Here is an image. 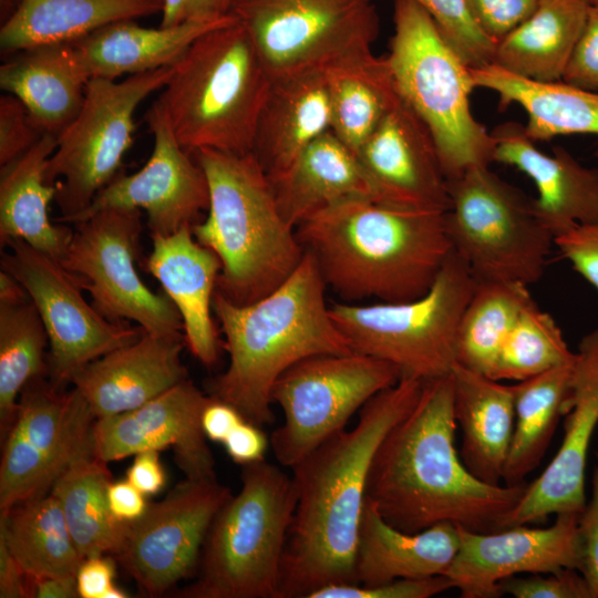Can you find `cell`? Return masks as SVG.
I'll use <instances>...</instances> for the list:
<instances>
[{"label":"cell","instance_id":"37","mask_svg":"<svg viewBox=\"0 0 598 598\" xmlns=\"http://www.w3.org/2000/svg\"><path fill=\"white\" fill-rule=\"evenodd\" d=\"M112 475L93 444L79 453L55 480L50 493L59 501L83 559L116 555L127 523L118 522L107 503Z\"/></svg>","mask_w":598,"mask_h":598},{"label":"cell","instance_id":"38","mask_svg":"<svg viewBox=\"0 0 598 598\" xmlns=\"http://www.w3.org/2000/svg\"><path fill=\"white\" fill-rule=\"evenodd\" d=\"M0 538L30 579L76 576L83 561L62 507L51 493L0 514Z\"/></svg>","mask_w":598,"mask_h":598},{"label":"cell","instance_id":"40","mask_svg":"<svg viewBox=\"0 0 598 598\" xmlns=\"http://www.w3.org/2000/svg\"><path fill=\"white\" fill-rule=\"evenodd\" d=\"M533 302L526 285L477 282L458 324L456 363L489 377L504 341Z\"/></svg>","mask_w":598,"mask_h":598},{"label":"cell","instance_id":"50","mask_svg":"<svg viewBox=\"0 0 598 598\" xmlns=\"http://www.w3.org/2000/svg\"><path fill=\"white\" fill-rule=\"evenodd\" d=\"M580 543L579 571L585 577L592 598H598V453L591 476L590 497L578 522Z\"/></svg>","mask_w":598,"mask_h":598},{"label":"cell","instance_id":"3","mask_svg":"<svg viewBox=\"0 0 598 598\" xmlns=\"http://www.w3.org/2000/svg\"><path fill=\"white\" fill-rule=\"evenodd\" d=\"M305 251L342 302H405L423 296L453 251L445 212L371 198L320 210L296 227Z\"/></svg>","mask_w":598,"mask_h":598},{"label":"cell","instance_id":"6","mask_svg":"<svg viewBox=\"0 0 598 598\" xmlns=\"http://www.w3.org/2000/svg\"><path fill=\"white\" fill-rule=\"evenodd\" d=\"M262 60L237 21L197 38L173 64L157 101L182 147L251 153L271 86Z\"/></svg>","mask_w":598,"mask_h":598},{"label":"cell","instance_id":"24","mask_svg":"<svg viewBox=\"0 0 598 598\" xmlns=\"http://www.w3.org/2000/svg\"><path fill=\"white\" fill-rule=\"evenodd\" d=\"M493 162L513 166L535 184L536 215L556 236L598 220V169L587 167L561 146L545 153L526 134L525 125L506 122L491 132Z\"/></svg>","mask_w":598,"mask_h":598},{"label":"cell","instance_id":"7","mask_svg":"<svg viewBox=\"0 0 598 598\" xmlns=\"http://www.w3.org/2000/svg\"><path fill=\"white\" fill-rule=\"evenodd\" d=\"M297 504L292 477L266 460L243 465L241 487L215 515L184 598H278Z\"/></svg>","mask_w":598,"mask_h":598},{"label":"cell","instance_id":"9","mask_svg":"<svg viewBox=\"0 0 598 598\" xmlns=\"http://www.w3.org/2000/svg\"><path fill=\"white\" fill-rule=\"evenodd\" d=\"M477 280L454 252L431 288L398 303L336 302L330 315L354 352L395 365L422 381L450 374L456 363L457 329Z\"/></svg>","mask_w":598,"mask_h":598},{"label":"cell","instance_id":"27","mask_svg":"<svg viewBox=\"0 0 598 598\" xmlns=\"http://www.w3.org/2000/svg\"><path fill=\"white\" fill-rule=\"evenodd\" d=\"M235 20L230 13L215 20L158 28L120 20L70 43L89 80H117L173 65L202 34Z\"/></svg>","mask_w":598,"mask_h":598},{"label":"cell","instance_id":"56","mask_svg":"<svg viewBox=\"0 0 598 598\" xmlns=\"http://www.w3.org/2000/svg\"><path fill=\"white\" fill-rule=\"evenodd\" d=\"M244 419L237 409L212 396L203 412L202 426L208 440L223 444Z\"/></svg>","mask_w":598,"mask_h":598},{"label":"cell","instance_id":"29","mask_svg":"<svg viewBox=\"0 0 598 598\" xmlns=\"http://www.w3.org/2000/svg\"><path fill=\"white\" fill-rule=\"evenodd\" d=\"M271 183L281 214L295 228L313 214L347 200H379L358 155L331 130Z\"/></svg>","mask_w":598,"mask_h":598},{"label":"cell","instance_id":"34","mask_svg":"<svg viewBox=\"0 0 598 598\" xmlns=\"http://www.w3.org/2000/svg\"><path fill=\"white\" fill-rule=\"evenodd\" d=\"M471 72L475 87L497 94L501 110L517 104L525 111V131L532 141H549L570 134L598 136V93L564 81L524 79L495 64L471 69Z\"/></svg>","mask_w":598,"mask_h":598},{"label":"cell","instance_id":"4","mask_svg":"<svg viewBox=\"0 0 598 598\" xmlns=\"http://www.w3.org/2000/svg\"><path fill=\"white\" fill-rule=\"evenodd\" d=\"M326 289L306 251L283 283L252 303L235 305L216 290L213 313L229 364L210 382V396L264 426L274 420L272 386L288 368L311 355L352 352L331 318Z\"/></svg>","mask_w":598,"mask_h":598},{"label":"cell","instance_id":"55","mask_svg":"<svg viewBox=\"0 0 598 598\" xmlns=\"http://www.w3.org/2000/svg\"><path fill=\"white\" fill-rule=\"evenodd\" d=\"M107 503L112 515L122 523L134 522L148 506L145 495L127 480L111 482L107 488Z\"/></svg>","mask_w":598,"mask_h":598},{"label":"cell","instance_id":"59","mask_svg":"<svg viewBox=\"0 0 598 598\" xmlns=\"http://www.w3.org/2000/svg\"><path fill=\"white\" fill-rule=\"evenodd\" d=\"M23 286L10 274L0 272V303H17L29 299Z\"/></svg>","mask_w":598,"mask_h":598},{"label":"cell","instance_id":"8","mask_svg":"<svg viewBox=\"0 0 598 598\" xmlns=\"http://www.w3.org/2000/svg\"><path fill=\"white\" fill-rule=\"evenodd\" d=\"M386 55L398 92L429 128L447 181L489 165L494 138L473 115L471 68L413 0H394Z\"/></svg>","mask_w":598,"mask_h":598},{"label":"cell","instance_id":"2","mask_svg":"<svg viewBox=\"0 0 598 598\" xmlns=\"http://www.w3.org/2000/svg\"><path fill=\"white\" fill-rule=\"evenodd\" d=\"M456 426L452 372L423 381L369 470L365 498L389 524L408 533L440 523L473 532L502 528L526 485H493L474 476L456 450Z\"/></svg>","mask_w":598,"mask_h":598},{"label":"cell","instance_id":"43","mask_svg":"<svg viewBox=\"0 0 598 598\" xmlns=\"http://www.w3.org/2000/svg\"><path fill=\"white\" fill-rule=\"evenodd\" d=\"M434 21L445 40L471 68L493 62L495 42L473 18L466 0H413Z\"/></svg>","mask_w":598,"mask_h":598},{"label":"cell","instance_id":"46","mask_svg":"<svg viewBox=\"0 0 598 598\" xmlns=\"http://www.w3.org/2000/svg\"><path fill=\"white\" fill-rule=\"evenodd\" d=\"M44 133L35 125L25 105L14 95L0 97V166L31 148Z\"/></svg>","mask_w":598,"mask_h":598},{"label":"cell","instance_id":"32","mask_svg":"<svg viewBox=\"0 0 598 598\" xmlns=\"http://www.w3.org/2000/svg\"><path fill=\"white\" fill-rule=\"evenodd\" d=\"M56 136L43 134L25 153L0 171V241L19 238L61 262L73 230L49 216L56 187L45 182L47 164Z\"/></svg>","mask_w":598,"mask_h":598},{"label":"cell","instance_id":"25","mask_svg":"<svg viewBox=\"0 0 598 598\" xmlns=\"http://www.w3.org/2000/svg\"><path fill=\"white\" fill-rule=\"evenodd\" d=\"M152 241L146 268L178 310L190 352L210 368L218 361L220 348L212 316L220 260L196 240L190 226L152 236Z\"/></svg>","mask_w":598,"mask_h":598},{"label":"cell","instance_id":"53","mask_svg":"<svg viewBox=\"0 0 598 598\" xmlns=\"http://www.w3.org/2000/svg\"><path fill=\"white\" fill-rule=\"evenodd\" d=\"M261 427L244 419L231 431L223 445L234 462L248 465L265 460L269 440Z\"/></svg>","mask_w":598,"mask_h":598},{"label":"cell","instance_id":"10","mask_svg":"<svg viewBox=\"0 0 598 598\" xmlns=\"http://www.w3.org/2000/svg\"><path fill=\"white\" fill-rule=\"evenodd\" d=\"M447 182L446 230L453 251L477 282H537L554 236L536 215L533 199L488 165L470 167Z\"/></svg>","mask_w":598,"mask_h":598},{"label":"cell","instance_id":"48","mask_svg":"<svg viewBox=\"0 0 598 598\" xmlns=\"http://www.w3.org/2000/svg\"><path fill=\"white\" fill-rule=\"evenodd\" d=\"M476 23L495 43L524 22L539 0H466Z\"/></svg>","mask_w":598,"mask_h":598},{"label":"cell","instance_id":"13","mask_svg":"<svg viewBox=\"0 0 598 598\" xmlns=\"http://www.w3.org/2000/svg\"><path fill=\"white\" fill-rule=\"evenodd\" d=\"M230 13L272 80L372 50L380 32L373 0H234Z\"/></svg>","mask_w":598,"mask_h":598},{"label":"cell","instance_id":"14","mask_svg":"<svg viewBox=\"0 0 598 598\" xmlns=\"http://www.w3.org/2000/svg\"><path fill=\"white\" fill-rule=\"evenodd\" d=\"M142 213L106 208L75 224L61 265L113 322H136L147 333L181 336L183 321L167 295L152 291L135 268Z\"/></svg>","mask_w":598,"mask_h":598},{"label":"cell","instance_id":"23","mask_svg":"<svg viewBox=\"0 0 598 598\" xmlns=\"http://www.w3.org/2000/svg\"><path fill=\"white\" fill-rule=\"evenodd\" d=\"M185 338L144 332L78 370L70 379L95 419L134 410L188 379Z\"/></svg>","mask_w":598,"mask_h":598},{"label":"cell","instance_id":"30","mask_svg":"<svg viewBox=\"0 0 598 598\" xmlns=\"http://www.w3.org/2000/svg\"><path fill=\"white\" fill-rule=\"evenodd\" d=\"M0 66V87L18 97L35 125L58 136L76 116L89 78L71 43L29 48L11 55Z\"/></svg>","mask_w":598,"mask_h":598},{"label":"cell","instance_id":"17","mask_svg":"<svg viewBox=\"0 0 598 598\" xmlns=\"http://www.w3.org/2000/svg\"><path fill=\"white\" fill-rule=\"evenodd\" d=\"M230 495L216 477L185 478L127 523L115 556L144 594L159 597L196 574L212 522Z\"/></svg>","mask_w":598,"mask_h":598},{"label":"cell","instance_id":"36","mask_svg":"<svg viewBox=\"0 0 598 598\" xmlns=\"http://www.w3.org/2000/svg\"><path fill=\"white\" fill-rule=\"evenodd\" d=\"M324 73L331 131L357 154L400 97L389 60L368 50L333 63Z\"/></svg>","mask_w":598,"mask_h":598},{"label":"cell","instance_id":"15","mask_svg":"<svg viewBox=\"0 0 598 598\" xmlns=\"http://www.w3.org/2000/svg\"><path fill=\"white\" fill-rule=\"evenodd\" d=\"M95 420L76 389L62 392L43 375L29 382L4 436L0 514L50 493L71 461L93 444Z\"/></svg>","mask_w":598,"mask_h":598},{"label":"cell","instance_id":"61","mask_svg":"<svg viewBox=\"0 0 598 598\" xmlns=\"http://www.w3.org/2000/svg\"><path fill=\"white\" fill-rule=\"evenodd\" d=\"M590 6H598V0H587Z\"/></svg>","mask_w":598,"mask_h":598},{"label":"cell","instance_id":"62","mask_svg":"<svg viewBox=\"0 0 598 598\" xmlns=\"http://www.w3.org/2000/svg\"><path fill=\"white\" fill-rule=\"evenodd\" d=\"M163 3V2H162Z\"/></svg>","mask_w":598,"mask_h":598},{"label":"cell","instance_id":"33","mask_svg":"<svg viewBox=\"0 0 598 598\" xmlns=\"http://www.w3.org/2000/svg\"><path fill=\"white\" fill-rule=\"evenodd\" d=\"M162 0H20L1 23L2 55L47 44L70 43L120 20L162 12Z\"/></svg>","mask_w":598,"mask_h":598},{"label":"cell","instance_id":"19","mask_svg":"<svg viewBox=\"0 0 598 598\" xmlns=\"http://www.w3.org/2000/svg\"><path fill=\"white\" fill-rule=\"evenodd\" d=\"M579 513H561L545 528L526 525L493 532L457 526L460 544L445 571L462 598L498 597V584L520 574L580 566Z\"/></svg>","mask_w":598,"mask_h":598},{"label":"cell","instance_id":"5","mask_svg":"<svg viewBox=\"0 0 598 598\" xmlns=\"http://www.w3.org/2000/svg\"><path fill=\"white\" fill-rule=\"evenodd\" d=\"M193 156L209 188L207 216L192 226L193 235L220 260L216 290L235 305L252 303L283 283L306 251L252 153L199 150Z\"/></svg>","mask_w":598,"mask_h":598},{"label":"cell","instance_id":"18","mask_svg":"<svg viewBox=\"0 0 598 598\" xmlns=\"http://www.w3.org/2000/svg\"><path fill=\"white\" fill-rule=\"evenodd\" d=\"M144 118L154 141L147 162L133 174L118 173L73 224L106 208L136 209L146 213L151 236H166L192 227L208 209L206 175L177 141L157 100Z\"/></svg>","mask_w":598,"mask_h":598},{"label":"cell","instance_id":"57","mask_svg":"<svg viewBox=\"0 0 598 598\" xmlns=\"http://www.w3.org/2000/svg\"><path fill=\"white\" fill-rule=\"evenodd\" d=\"M0 597H31V582L6 543L0 538Z\"/></svg>","mask_w":598,"mask_h":598},{"label":"cell","instance_id":"47","mask_svg":"<svg viewBox=\"0 0 598 598\" xmlns=\"http://www.w3.org/2000/svg\"><path fill=\"white\" fill-rule=\"evenodd\" d=\"M561 81L598 93V6H590Z\"/></svg>","mask_w":598,"mask_h":598},{"label":"cell","instance_id":"35","mask_svg":"<svg viewBox=\"0 0 598 598\" xmlns=\"http://www.w3.org/2000/svg\"><path fill=\"white\" fill-rule=\"evenodd\" d=\"M589 8L587 0H539L524 22L496 42L491 64L533 81H561Z\"/></svg>","mask_w":598,"mask_h":598},{"label":"cell","instance_id":"22","mask_svg":"<svg viewBox=\"0 0 598 598\" xmlns=\"http://www.w3.org/2000/svg\"><path fill=\"white\" fill-rule=\"evenodd\" d=\"M357 155L380 202L446 212L448 182L435 142L401 96Z\"/></svg>","mask_w":598,"mask_h":598},{"label":"cell","instance_id":"12","mask_svg":"<svg viewBox=\"0 0 598 598\" xmlns=\"http://www.w3.org/2000/svg\"><path fill=\"white\" fill-rule=\"evenodd\" d=\"M402 378L392 363L359 352L311 355L275 382L272 403L285 421L269 439L276 460L292 467L346 429L350 417L375 394Z\"/></svg>","mask_w":598,"mask_h":598},{"label":"cell","instance_id":"42","mask_svg":"<svg viewBox=\"0 0 598 598\" xmlns=\"http://www.w3.org/2000/svg\"><path fill=\"white\" fill-rule=\"evenodd\" d=\"M575 357L557 322L534 301L504 341L489 377L519 382L571 363Z\"/></svg>","mask_w":598,"mask_h":598},{"label":"cell","instance_id":"16","mask_svg":"<svg viewBox=\"0 0 598 598\" xmlns=\"http://www.w3.org/2000/svg\"><path fill=\"white\" fill-rule=\"evenodd\" d=\"M1 270L25 289L44 324L49 372L60 385L93 360L142 337L143 328L113 322L89 303L74 277L55 259L19 238L1 241Z\"/></svg>","mask_w":598,"mask_h":598},{"label":"cell","instance_id":"58","mask_svg":"<svg viewBox=\"0 0 598 598\" xmlns=\"http://www.w3.org/2000/svg\"><path fill=\"white\" fill-rule=\"evenodd\" d=\"M31 597L74 598L79 597L76 576H50L30 579Z\"/></svg>","mask_w":598,"mask_h":598},{"label":"cell","instance_id":"20","mask_svg":"<svg viewBox=\"0 0 598 598\" xmlns=\"http://www.w3.org/2000/svg\"><path fill=\"white\" fill-rule=\"evenodd\" d=\"M561 444L545 471L526 489L502 528L545 520L549 515L581 513L585 473L598 425V328L585 334L576 351ZM501 528V529H502Z\"/></svg>","mask_w":598,"mask_h":598},{"label":"cell","instance_id":"51","mask_svg":"<svg viewBox=\"0 0 598 598\" xmlns=\"http://www.w3.org/2000/svg\"><path fill=\"white\" fill-rule=\"evenodd\" d=\"M114 566L104 556L83 559L76 573L81 598H125L127 594L114 585Z\"/></svg>","mask_w":598,"mask_h":598},{"label":"cell","instance_id":"28","mask_svg":"<svg viewBox=\"0 0 598 598\" xmlns=\"http://www.w3.org/2000/svg\"><path fill=\"white\" fill-rule=\"evenodd\" d=\"M458 544V528L454 524L403 532L389 524L365 498L355 551V584L370 586L444 575Z\"/></svg>","mask_w":598,"mask_h":598},{"label":"cell","instance_id":"31","mask_svg":"<svg viewBox=\"0 0 598 598\" xmlns=\"http://www.w3.org/2000/svg\"><path fill=\"white\" fill-rule=\"evenodd\" d=\"M452 375L454 414L462 432L461 460L478 480L498 485L514 431L513 385L458 363Z\"/></svg>","mask_w":598,"mask_h":598},{"label":"cell","instance_id":"39","mask_svg":"<svg viewBox=\"0 0 598 598\" xmlns=\"http://www.w3.org/2000/svg\"><path fill=\"white\" fill-rule=\"evenodd\" d=\"M573 365L564 364L513 385L515 422L503 474L505 485L525 484V477L542 462L565 413Z\"/></svg>","mask_w":598,"mask_h":598},{"label":"cell","instance_id":"45","mask_svg":"<svg viewBox=\"0 0 598 598\" xmlns=\"http://www.w3.org/2000/svg\"><path fill=\"white\" fill-rule=\"evenodd\" d=\"M514 598H592L587 580L577 569L519 575L498 584V597Z\"/></svg>","mask_w":598,"mask_h":598},{"label":"cell","instance_id":"49","mask_svg":"<svg viewBox=\"0 0 598 598\" xmlns=\"http://www.w3.org/2000/svg\"><path fill=\"white\" fill-rule=\"evenodd\" d=\"M554 245L598 292V220L571 227L556 236Z\"/></svg>","mask_w":598,"mask_h":598},{"label":"cell","instance_id":"60","mask_svg":"<svg viewBox=\"0 0 598 598\" xmlns=\"http://www.w3.org/2000/svg\"><path fill=\"white\" fill-rule=\"evenodd\" d=\"M19 3L20 0H0L1 23L16 11Z\"/></svg>","mask_w":598,"mask_h":598},{"label":"cell","instance_id":"11","mask_svg":"<svg viewBox=\"0 0 598 598\" xmlns=\"http://www.w3.org/2000/svg\"><path fill=\"white\" fill-rule=\"evenodd\" d=\"M173 65L125 76L91 79L74 120L56 136L45 182L56 187L60 221L73 223L118 173L134 141L135 112L162 90Z\"/></svg>","mask_w":598,"mask_h":598},{"label":"cell","instance_id":"52","mask_svg":"<svg viewBox=\"0 0 598 598\" xmlns=\"http://www.w3.org/2000/svg\"><path fill=\"white\" fill-rule=\"evenodd\" d=\"M161 27L215 20L230 14L234 0H162Z\"/></svg>","mask_w":598,"mask_h":598},{"label":"cell","instance_id":"44","mask_svg":"<svg viewBox=\"0 0 598 598\" xmlns=\"http://www.w3.org/2000/svg\"><path fill=\"white\" fill-rule=\"evenodd\" d=\"M454 588L445 575L419 579H394L378 585H331L312 592L309 598H430Z\"/></svg>","mask_w":598,"mask_h":598},{"label":"cell","instance_id":"26","mask_svg":"<svg viewBox=\"0 0 598 598\" xmlns=\"http://www.w3.org/2000/svg\"><path fill=\"white\" fill-rule=\"evenodd\" d=\"M331 130L324 70L272 80L251 153L270 181L279 177L317 138Z\"/></svg>","mask_w":598,"mask_h":598},{"label":"cell","instance_id":"21","mask_svg":"<svg viewBox=\"0 0 598 598\" xmlns=\"http://www.w3.org/2000/svg\"><path fill=\"white\" fill-rule=\"evenodd\" d=\"M210 400L186 379L140 408L96 419L92 430L94 453L109 463L172 447L186 478L216 477L202 426Z\"/></svg>","mask_w":598,"mask_h":598},{"label":"cell","instance_id":"54","mask_svg":"<svg viewBox=\"0 0 598 598\" xmlns=\"http://www.w3.org/2000/svg\"><path fill=\"white\" fill-rule=\"evenodd\" d=\"M134 456L127 470L126 480L145 496L157 494L166 481L158 452L145 451Z\"/></svg>","mask_w":598,"mask_h":598},{"label":"cell","instance_id":"41","mask_svg":"<svg viewBox=\"0 0 598 598\" xmlns=\"http://www.w3.org/2000/svg\"><path fill=\"white\" fill-rule=\"evenodd\" d=\"M49 343L42 319L31 301L0 303V432L6 436L25 385L44 375Z\"/></svg>","mask_w":598,"mask_h":598},{"label":"cell","instance_id":"1","mask_svg":"<svg viewBox=\"0 0 598 598\" xmlns=\"http://www.w3.org/2000/svg\"><path fill=\"white\" fill-rule=\"evenodd\" d=\"M423 381L402 377L372 396L358 423L291 467L297 504L280 564L278 598L355 584L354 563L369 470L389 431L415 404Z\"/></svg>","mask_w":598,"mask_h":598}]
</instances>
